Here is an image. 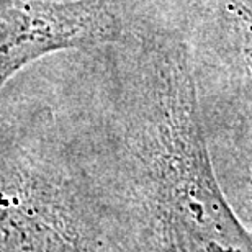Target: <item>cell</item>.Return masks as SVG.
Wrapping results in <instances>:
<instances>
[{
  "label": "cell",
  "mask_w": 252,
  "mask_h": 252,
  "mask_svg": "<svg viewBox=\"0 0 252 252\" xmlns=\"http://www.w3.org/2000/svg\"><path fill=\"white\" fill-rule=\"evenodd\" d=\"M141 0H2L0 80L61 51L118 43Z\"/></svg>",
  "instance_id": "cell-1"
}]
</instances>
